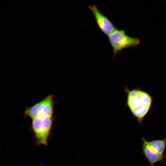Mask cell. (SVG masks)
<instances>
[{
	"label": "cell",
	"mask_w": 166,
	"mask_h": 166,
	"mask_svg": "<svg viewBox=\"0 0 166 166\" xmlns=\"http://www.w3.org/2000/svg\"><path fill=\"white\" fill-rule=\"evenodd\" d=\"M127 92V104L133 115L139 124L142 123L143 119L149 110L152 101L151 96L146 92L139 89H134Z\"/></svg>",
	"instance_id": "obj_1"
},
{
	"label": "cell",
	"mask_w": 166,
	"mask_h": 166,
	"mask_svg": "<svg viewBox=\"0 0 166 166\" xmlns=\"http://www.w3.org/2000/svg\"><path fill=\"white\" fill-rule=\"evenodd\" d=\"M54 121L53 117H37L32 119L31 128L37 145H47Z\"/></svg>",
	"instance_id": "obj_2"
},
{
	"label": "cell",
	"mask_w": 166,
	"mask_h": 166,
	"mask_svg": "<svg viewBox=\"0 0 166 166\" xmlns=\"http://www.w3.org/2000/svg\"><path fill=\"white\" fill-rule=\"evenodd\" d=\"M54 105V96L49 95L34 105L27 107L25 116L31 120L37 117H53Z\"/></svg>",
	"instance_id": "obj_3"
},
{
	"label": "cell",
	"mask_w": 166,
	"mask_h": 166,
	"mask_svg": "<svg viewBox=\"0 0 166 166\" xmlns=\"http://www.w3.org/2000/svg\"><path fill=\"white\" fill-rule=\"evenodd\" d=\"M109 40L112 48L114 57L122 50L134 47L140 43V40L127 35L123 30L116 29L109 36Z\"/></svg>",
	"instance_id": "obj_4"
},
{
	"label": "cell",
	"mask_w": 166,
	"mask_h": 166,
	"mask_svg": "<svg viewBox=\"0 0 166 166\" xmlns=\"http://www.w3.org/2000/svg\"><path fill=\"white\" fill-rule=\"evenodd\" d=\"M142 141V152L149 162L148 166H155L156 163L165 161V148L152 140L148 141L143 137Z\"/></svg>",
	"instance_id": "obj_5"
},
{
	"label": "cell",
	"mask_w": 166,
	"mask_h": 166,
	"mask_svg": "<svg viewBox=\"0 0 166 166\" xmlns=\"http://www.w3.org/2000/svg\"><path fill=\"white\" fill-rule=\"evenodd\" d=\"M89 8L93 13L99 28L105 35L109 36L116 29L114 24L100 12L95 5L89 6Z\"/></svg>",
	"instance_id": "obj_6"
}]
</instances>
